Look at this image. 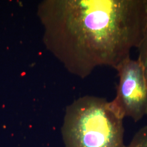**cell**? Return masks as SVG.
<instances>
[{
  "instance_id": "1",
  "label": "cell",
  "mask_w": 147,
  "mask_h": 147,
  "mask_svg": "<svg viewBox=\"0 0 147 147\" xmlns=\"http://www.w3.org/2000/svg\"><path fill=\"white\" fill-rule=\"evenodd\" d=\"M147 0H78L64 5L71 69L82 78L95 68L116 69L142 40Z\"/></svg>"
},
{
  "instance_id": "4",
  "label": "cell",
  "mask_w": 147,
  "mask_h": 147,
  "mask_svg": "<svg viewBox=\"0 0 147 147\" xmlns=\"http://www.w3.org/2000/svg\"><path fill=\"white\" fill-rule=\"evenodd\" d=\"M138 57L137 61L143 68L147 81V0L146 5V21L142 40L138 47Z\"/></svg>"
},
{
  "instance_id": "6",
  "label": "cell",
  "mask_w": 147,
  "mask_h": 147,
  "mask_svg": "<svg viewBox=\"0 0 147 147\" xmlns=\"http://www.w3.org/2000/svg\"><path fill=\"white\" fill-rule=\"evenodd\" d=\"M146 116H147V113H146Z\"/></svg>"
},
{
  "instance_id": "3",
  "label": "cell",
  "mask_w": 147,
  "mask_h": 147,
  "mask_svg": "<svg viewBox=\"0 0 147 147\" xmlns=\"http://www.w3.org/2000/svg\"><path fill=\"white\" fill-rule=\"evenodd\" d=\"M119 81L111 106L116 113L124 119L140 121L147 111V81L141 64L130 57L116 68Z\"/></svg>"
},
{
  "instance_id": "5",
  "label": "cell",
  "mask_w": 147,
  "mask_h": 147,
  "mask_svg": "<svg viewBox=\"0 0 147 147\" xmlns=\"http://www.w3.org/2000/svg\"><path fill=\"white\" fill-rule=\"evenodd\" d=\"M125 147H147V125L137 132L131 142Z\"/></svg>"
},
{
  "instance_id": "2",
  "label": "cell",
  "mask_w": 147,
  "mask_h": 147,
  "mask_svg": "<svg viewBox=\"0 0 147 147\" xmlns=\"http://www.w3.org/2000/svg\"><path fill=\"white\" fill-rule=\"evenodd\" d=\"M123 119L104 98L86 96L68 109L62 128L66 147H125Z\"/></svg>"
}]
</instances>
